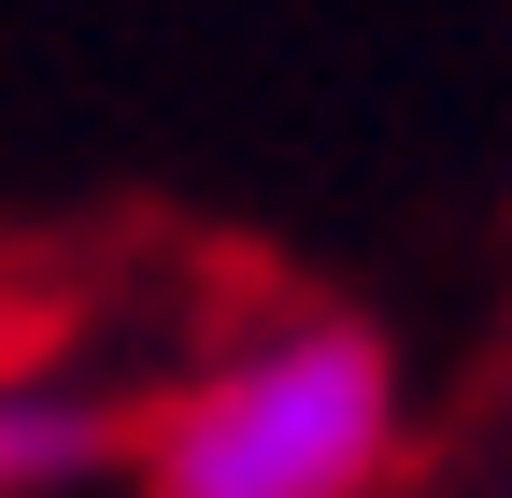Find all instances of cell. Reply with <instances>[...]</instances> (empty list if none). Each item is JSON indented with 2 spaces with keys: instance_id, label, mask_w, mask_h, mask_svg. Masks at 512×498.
I'll return each mask as SVG.
<instances>
[{
  "instance_id": "cell-1",
  "label": "cell",
  "mask_w": 512,
  "mask_h": 498,
  "mask_svg": "<svg viewBox=\"0 0 512 498\" xmlns=\"http://www.w3.org/2000/svg\"><path fill=\"white\" fill-rule=\"evenodd\" d=\"M143 498H370L399 456V370L342 314H285L143 413Z\"/></svg>"
},
{
  "instance_id": "cell-2",
  "label": "cell",
  "mask_w": 512,
  "mask_h": 498,
  "mask_svg": "<svg viewBox=\"0 0 512 498\" xmlns=\"http://www.w3.org/2000/svg\"><path fill=\"white\" fill-rule=\"evenodd\" d=\"M143 427H128L86 370H0V498H57V484H100Z\"/></svg>"
}]
</instances>
